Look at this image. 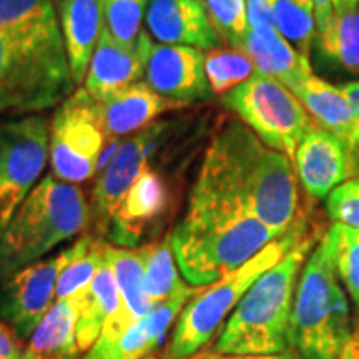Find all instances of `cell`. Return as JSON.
Instances as JSON below:
<instances>
[{"label": "cell", "instance_id": "6", "mask_svg": "<svg viewBox=\"0 0 359 359\" xmlns=\"http://www.w3.org/2000/svg\"><path fill=\"white\" fill-rule=\"evenodd\" d=\"M308 233L306 218L299 213L288 231L264 246L248 263L208 285V288L203 290L201 286L178 316L167 359H187L206 346L223 330L224 321H228L253 283L275 266Z\"/></svg>", "mask_w": 359, "mask_h": 359}, {"label": "cell", "instance_id": "27", "mask_svg": "<svg viewBox=\"0 0 359 359\" xmlns=\"http://www.w3.org/2000/svg\"><path fill=\"white\" fill-rule=\"evenodd\" d=\"M145 273H143V291L151 306L167 302L173 294L185 288V283L178 275V264L170 243V236L160 243H150L140 248Z\"/></svg>", "mask_w": 359, "mask_h": 359}, {"label": "cell", "instance_id": "29", "mask_svg": "<svg viewBox=\"0 0 359 359\" xmlns=\"http://www.w3.org/2000/svg\"><path fill=\"white\" fill-rule=\"evenodd\" d=\"M257 72L253 60L240 48H212L205 55V74L217 95H226Z\"/></svg>", "mask_w": 359, "mask_h": 359}, {"label": "cell", "instance_id": "34", "mask_svg": "<svg viewBox=\"0 0 359 359\" xmlns=\"http://www.w3.org/2000/svg\"><path fill=\"white\" fill-rule=\"evenodd\" d=\"M148 0H105V29L125 47H135Z\"/></svg>", "mask_w": 359, "mask_h": 359}, {"label": "cell", "instance_id": "14", "mask_svg": "<svg viewBox=\"0 0 359 359\" xmlns=\"http://www.w3.org/2000/svg\"><path fill=\"white\" fill-rule=\"evenodd\" d=\"M145 79L160 95L187 105L212 95L205 74V53L188 45L154 43Z\"/></svg>", "mask_w": 359, "mask_h": 359}, {"label": "cell", "instance_id": "31", "mask_svg": "<svg viewBox=\"0 0 359 359\" xmlns=\"http://www.w3.org/2000/svg\"><path fill=\"white\" fill-rule=\"evenodd\" d=\"M273 24L283 37L294 45L296 50L309 58L313 42L316 39L313 8L298 6L293 0H276Z\"/></svg>", "mask_w": 359, "mask_h": 359}, {"label": "cell", "instance_id": "37", "mask_svg": "<svg viewBox=\"0 0 359 359\" xmlns=\"http://www.w3.org/2000/svg\"><path fill=\"white\" fill-rule=\"evenodd\" d=\"M24 339L0 316V359H25Z\"/></svg>", "mask_w": 359, "mask_h": 359}, {"label": "cell", "instance_id": "19", "mask_svg": "<svg viewBox=\"0 0 359 359\" xmlns=\"http://www.w3.org/2000/svg\"><path fill=\"white\" fill-rule=\"evenodd\" d=\"M105 257L114 269L118 285V306L103 326L98 343H111L118 339L135 323L145 318L151 306L150 299L143 291V262L140 250H130L123 246H105Z\"/></svg>", "mask_w": 359, "mask_h": 359}, {"label": "cell", "instance_id": "42", "mask_svg": "<svg viewBox=\"0 0 359 359\" xmlns=\"http://www.w3.org/2000/svg\"><path fill=\"white\" fill-rule=\"evenodd\" d=\"M334 2V11H344V8H354L359 7V0H333Z\"/></svg>", "mask_w": 359, "mask_h": 359}, {"label": "cell", "instance_id": "11", "mask_svg": "<svg viewBox=\"0 0 359 359\" xmlns=\"http://www.w3.org/2000/svg\"><path fill=\"white\" fill-rule=\"evenodd\" d=\"M70 248L39 259L0 281V316L20 339L29 341L55 302L57 281L69 262Z\"/></svg>", "mask_w": 359, "mask_h": 359}, {"label": "cell", "instance_id": "13", "mask_svg": "<svg viewBox=\"0 0 359 359\" xmlns=\"http://www.w3.org/2000/svg\"><path fill=\"white\" fill-rule=\"evenodd\" d=\"M165 128L167 123H154L130 137L105 165L93 187L92 210H90V215H93V222L100 233L107 235L116 206L127 195L138 175L148 167V156Z\"/></svg>", "mask_w": 359, "mask_h": 359}, {"label": "cell", "instance_id": "39", "mask_svg": "<svg viewBox=\"0 0 359 359\" xmlns=\"http://www.w3.org/2000/svg\"><path fill=\"white\" fill-rule=\"evenodd\" d=\"M343 92L346 93L349 98V103L353 107L354 114V147L359 148V82H349L344 83Z\"/></svg>", "mask_w": 359, "mask_h": 359}, {"label": "cell", "instance_id": "1", "mask_svg": "<svg viewBox=\"0 0 359 359\" xmlns=\"http://www.w3.org/2000/svg\"><path fill=\"white\" fill-rule=\"evenodd\" d=\"M191 193L243 210L278 233L288 231L299 217L291 158L264 145L240 122H230L215 135Z\"/></svg>", "mask_w": 359, "mask_h": 359}, {"label": "cell", "instance_id": "35", "mask_svg": "<svg viewBox=\"0 0 359 359\" xmlns=\"http://www.w3.org/2000/svg\"><path fill=\"white\" fill-rule=\"evenodd\" d=\"M326 212L334 223L359 228V178L348 180L330 193Z\"/></svg>", "mask_w": 359, "mask_h": 359}, {"label": "cell", "instance_id": "25", "mask_svg": "<svg viewBox=\"0 0 359 359\" xmlns=\"http://www.w3.org/2000/svg\"><path fill=\"white\" fill-rule=\"evenodd\" d=\"M79 299L77 339L80 349L87 353L100 338L107 320L118 306V285L107 257L92 283L79 293Z\"/></svg>", "mask_w": 359, "mask_h": 359}, {"label": "cell", "instance_id": "23", "mask_svg": "<svg viewBox=\"0 0 359 359\" xmlns=\"http://www.w3.org/2000/svg\"><path fill=\"white\" fill-rule=\"evenodd\" d=\"M0 32L67 57L60 19L52 0H0Z\"/></svg>", "mask_w": 359, "mask_h": 359}, {"label": "cell", "instance_id": "26", "mask_svg": "<svg viewBox=\"0 0 359 359\" xmlns=\"http://www.w3.org/2000/svg\"><path fill=\"white\" fill-rule=\"evenodd\" d=\"M318 127L338 135L354 147V114L349 98L341 87L311 75L294 92Z\"/></svg>", "mask_w": 359, "mask_h": 359}, {"label": "cell", "instance_id": "22", "mask_svg": "<svg viewBox=\"0 0 359 359\" xmlns=\"http://www.w3.org/2000/svg\"><path fill=\"white\" fill-rule=\"evenodd\" d=\"M241 50L253 60L257 72L280 80L293 93L313 75L309 58L291 47L275 25L248 27Z\"/></svg>", "mask_w": 359, "mask_h": 359}, {"label": "cell", "instance_id": "5", "mask_svg": "<svg viewBox=\"0 0 359 359\" xmlns=\"http://www.w3.org/2000/svg\"><path fill=\"white\" fill-rule=\"evenodd\" d=\"M90 217L82 188L45 175L0 233V281L82 233Z\"/></svg>", "mask_w": 359, "mask_h": 359}, {"label": "cell", "instance_id": "24", "mask_svg": "<svg viewBox=\"0 0 359 359\" xmlns=\"http://www.w3.org/2000/svg\"><path fill=\"white\" fill-rule=\"evenodd\" d=\"M79 294L57 299L25 344V359H80Z\"/></svg>", "mask_w": 359, "mask_h": 359}, {"label": "cell", "instance_id": "21", "mask_svg": "<svg viewBox=\"0 0 359 359\" xmlns=\"http://www.w3.org/2000/svg\"><path fill=\"white\" fill-rule=\"evenodd\" d=\"M64 34L70 74L75 85L85 82L90 60L105 27V0H55Z\"/></svg>", "mask_w": 359, "mask_h": 359}, {"label": "cell", "instance_id": "43", "mask_svg": "<svg viewBox=\"0 0 359 359\" xmlns=\"http://www.w3.org/2000/svg\"><path fill=\"white\" fill-rule=\"evenodd\" d=\"M294 4H298V6H302V7H306V8H313L314 11V7H313V0H293Z\"/></svg>", "mask_w": 359, "mask_h": 359}, {"label": "cell", "instance_id": "41", "mask_svg": "<svg viewBox=\"0 0 359 359\" xmlns=\"http://www.w3.org/2000/svg\"><path fill=\"white\" fill-rule=\"evenodd\" d=\"M338 359H359V334H354V338L346 344Z\"/></svg>", "mask_w": 359, "mask_h": 359}, {"label": "cell", "instance_id": "4", "mask_svg": "<svg viewBox=\"0 0 359 359\" xmlns=\"http://www.w3.org/2000/svg\"><path fill=\"white\" fill-rule=\"evenodd\" d=\"M353 338L348 293L325 233L306 258L296 286L290 349L298 359H338Z\"/></svg>", "mask_w": 359, "mask_h": 359}, {"label": "cell", "instance_id": "33", "mask_svg": "<svg viewBox=\"0 0 359 359\" xmlns=\"http://www.w3.org/2000/svg\"><path fill=\"white\" fill-rule=\"evenodd\" d=\"M203 4L218 37L241 50L250 27L246 0H203Z\"/></svg>", "mask_w": 359, "mask_h": 359}, {"label": "cell", "instance_id": "7", "mask_svg": "<svg viewBox=\"0 0 359 359\" xmlns=\"http://www.w3.org/2000/svg\"><path fill=\"white\" fill-rule=\"evenodd\" d=\"M69 58L0 32V114L34 115L74 92Z\"/></svg>", "mask_w": 359, "mask_h": 359}, {"label": "cell", "instance_id": "10", "mask_svg": "<svg viewBox=\"0 0 359 359\" xmlns=\"http://www.w3.org/2000/svg\"><path fill=\"white\" fill-rule=\"evenodd\" d=\"M50 158V123L27 115L0 123V233L37 185Z\"/></svg>", "mask_w": 359, "mask_h": 359}, {"label": "cell", "instance_id": "16", "mask_svg": "<svg viewBox=\"0 0 359 359\" xmlns=\"http://www.w3.org/2000/svg\"><path fill=\"white\" fill-rule=\"evenodd\" d=\"M151 47L154 43L147 32H142L135 47H125L103 27L90 60L83 88L100 102L116 90L137 83L145 75Z\"/></svg>", "mask_w": 359, "mask_h": 359}, {"label": "cell", "instance_id": "2", "mask_svg": "<svg viewBox=\"0 0 359 359\" xmlns=\"http://www.w3.org/2000/svg\"><path fill=\"white\" fill-rule=\"evenodd\" d=\"M243 210L190 196L185 218L170 235L175 259L191 286H208L230 275L280 238Z\"/></svg>", "mask_w": 359, "mask_h": 359}, {"label": "cell", "instance_id": "8", "mask_svg": "<svg viewBox=\"0 0 359 359\" xmlns=\"http://www.w3.org/2000/svg\"><path fill=\"white\" fill-rule=\"evenodd\" d=\"M224 105L235 111L264 145L291 160L299 142L316 127L299 98L286 85L259 72L228 92Z\"/></svg>", "mask_w": 359, "mask_h": 359}, {"label": "cell", "instance_id": "28", "mask_svg": "<svg viewBox=\"0 0 359 359\" xmlns=\"http://www.w3.org/2000/svg\"><path fill=\"white\" fill-rule=\"evenodd\" d=\"M105 246L107 243L93 236H82L70 246V258L57 281L55 302L82 293L87 288L105 262Z\"/></svg>", "mask_w": 359, "mask_h": 359}, {"label": "cell", "instance_id": "12", "mask_svg": "<svg viewBox=\"0 0 359 359\" xmlns=\"http://www.w3.org/2000/svg\"><path fill=\"white\" fill-rule=\"evenodd\" d=\"M293 161L296 177L314 200H326L339 185L356 178L359 168L358 148L318 125L299 142Z\"/></svg>", "mask_w": 359, "mask_h": 359}, {"label": "cell", "instance_id": "32", "mask_svg": "<svg viewBox=\"0 0 359 359\" xmlns=\"http://www.w3.org/2000/svg\"><path fill=\"white\" fill-rule=\"evenodd\" d=\"M323 52L344 69L359 74V7L336 12L333 35Z\"/></svg>", "mask_w": 359, "mask_h": 359}, {"label": "cell", "instance_id": "3", "mask_svg": "<svg viewBox=\"0 0 359 359\" xmlns=\"http://www.w3.org/2000/svg\"><path fill=\"white\" fill-rule=\"evenodd\" d=\"M320 238L306 236L264 271L230 314L215 341L217 354H275L290 349L291 311L299 275Z\"/></svg>", "mask_w": 359, "mask_h": 359}, {"label": "cell", "instance_id": "15", "mask_svg": "<svg viewBox=\"0 0 359 359\" xmlns=\"http://www.w3.org/2000/svg\"><path fill=\"white\" fill-rule=\"evenodd\" d=\"M170 191L165 178L150 167L138 175L116 206L107 235L118 246H137L142 236L165 217Z\"/></svg>", "mask_w": 359, "mask_h": 359}, {"label": "cell", "instance_id": "40", "mask_svg": "<svg viewBox=\"0 0 359 359\" xmlns=\"http://www.w3.org/2000/svg\"><path fill=\"white\" fill-rule=\"evenodd\" d=\"M201 359H298L293 349L275 354H208Z\"/></svg>", "mask_w": 359, "mask_h": 359}, {"label": "cell", "instance_id": "17", "mask_svg": "<svg viewBox=\"0 0 359 359\" xmlns=\"http://www.w3.org/2000/svg\"><path fill=\"white\" fill-rule=\"evenodd\" d=\"M145 13L148 32L160 43L200 50H212L219 43L203 0H148Z\"/></svg>", "mask_w": 359, "mask_h": 359}, {"label": "cell", "instance_id": "18", "mask_svg": "<svg viewBox=\"0 0 359 359\" xmlns=\"http://www.w3.org/2000/svg\"><path fill=\"white\" fill-rule=\"evenodd\" d=\"M201 286H185L167 302L156 304L140 321L111 343H97L82 359H145L158 348L160 341L180 311L198 293Z\"/></svg>", "mask_w": 359, "mask_h": 359}, {"label": "cell", "instance_id": "44", "mask_svg": "<svg viewBox=\"0 0 359 359\" xmlns=\"http://www.w3.org/2000/svg\"><path fill=\"white\" fill-rule=\"evenodd\" d=\"M145 359H161V358H155V356H148V358H145Z\"/></svg>", "mask_w": 359, "mask_h": 359}, {"label": "cell", "instance_id": "36", "mask_svg": "<svg viewBox=\"0 0 359 359\" xmlns=\"http://www.w3.org/2000/svg\"><path fill=\"white\" fill-rule=\"evenodd\" d=\"M314 22H316V39L320 42L321 50L330 43L334 30L336 12L333 0H313Z\"/></svg>", "mask_w": 359, "mask_h": 359}, {"label": "cell", "instance_id": "9", "mask_svg": "<svg viewBox=\"0 0 359 359\" xmlns=\"http://www.w3.org/2000/svg\"><path fill=\"white\" fill-rule=\"evenodd\" d=\"M110 140L100 102L79 88L60 103L50 122V165L58 180L83 183L97 173Z\"/></svg>", "mask_w": 359, "mask_h": 359}, {"label": "cell", "instance_id": "30", "mask_svg": "<svg viewBox=\"0 0 359 359\" xmlns=\"http://www.w3.org/2000/svg\"><path fill=\"white\" fill-rule=\"evenodd\" d=\"M326 235L331 241L336 273L359 309V228L333 223Z\"/></svg>", "mask_w": 359, "mask_h": 359}, {"label": "cell", "instance_id": "38", "mask_svg": "<svg viewBox=\"0 0 359 359\" xmlns=\"http://www.w3.org/2000/svg\"><path fill=\"white\" fill-rule=\"evenodd\" d=\"M276 0H246V13H248L250 27L275 25L273 24V11Z\"/></svg>", "mask_w": 359, "mask_h": 359}, {"label": "cell", "instance_id": "20", "mask_svg": "<svg viewBox=\"0 0 359 359\" xmlns=\"http://www.w3.org/2000/svg\"><path fill=\"white\" fill-rule=\"evenodd\" d=\"M187 103L172 100L155 92L147 82H137L100 100L103 122L110 138L142 132L167 111Z\"/></svg>", "mask_w": 359, "mask_h": 359}]
</instances>
